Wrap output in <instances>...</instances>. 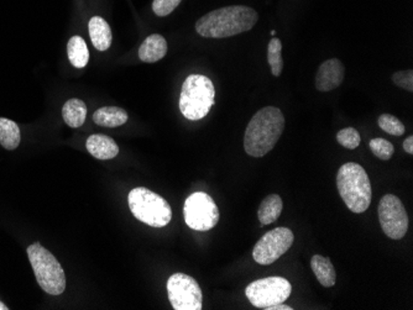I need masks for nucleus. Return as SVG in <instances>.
<instances>
[{
	"label": "nucleus",
	"mask_w": 413,
	"mask_h": 310,
	"mask_svg": "<svg viewBox=\"0 0 413 310\" xmlns=\"http://www.w3.org/2000/svg\"><path fill=\"white\" fill-rule=\"evenodd\" d=\"M256 10L232 5L209 11L196 23V31L207 39H225L253 29L258 23Z\"/></svg>",
	"instance_id": "obj_1"
},
{
	"label": "nucleus",
	"mask_w": 413,
	"mask_h": 310,
	"mask_svg": "<svg viewBox=\"0 0 413 310\" xmlns=\"http://www.w3.org/2000/svg\"><path fill=\"white\" fill-rule=\"evenodd\" d=\"M285 130V117L278 108L265 107L251 117L244 135V149L251 157H263L273 150Z\"/></svg>",
	"instance_id": "obj_2"
},
{
	"label": "nucleus",
	"mask_w": 413,
	"mask_h": 310,
	"mask_svg": "<svg viewBox=\"0 0 413 310\" xmlns=\"http://www.w3.org/2000/svg\"><path fill=\"white\" fill-rule=\"evenodd\" d=\"M336 187L350 212L361 214L369 209L373 190L369 176L361 166L348 162L336 173Z\"/></svg>",
	"instance_id": "obj_3"
},
{
	"label": "nucleus",
	"mask_w": 413,
	"mask_h": 310,
	"mask_svg": "<svg viewBox=\"0 0 413 310\" xmlns=\"http://www.w3.org/2000/svg\"><path fill=\"white\" fill-rule=\"evenodd\" d=\"M215 89L213 83L202 74H191L186 78L180 97L182 115L191 122H197L208 115L214 105Z\"/></svg>",
	"instance_id": "obj_4"
},
{
	"label": "nucleus",
	"mask_w": 413,
	"mask_h": 310,
	"mask_svg": "<svg viewBox=\"0 0 413 310\" xmlns=\"http://www.w3.org/2000/svg\"><path fill=\"white\" fill-rule=\"evenodd\" d=\"M40 288L50 296H60L66 289V275L57 258L40 243L26 248Z\"/></svg>",
	"instance_id": "obj_5"
},
{
	"label": "nucleus",
	"mask_w": 413,
	"mask_h": 310,
	"mask_svg": "<svg viewBox=\"0 0 413 310\" xmlns=\"http://www.w3.org/2000/svg\"><path fill=\"white\" fill-rule=\"evenodd\" d=\"M132 215L152 228H164L172 219L170 204L159 194L144 187L132 189L128 195Z\"/></svg>",
	"instance_id": "obj_6"
},
{
	"label": "nucleus",
	"mask_w": 413,
	"mask_h": 310,
	"mask_svg": "<svg viewBox=\"0 0 413 310\" xmlns=\"http://www.w3.org/2000/svg\"><path fill=\"white\" fill-rule=\"evenodd\" d=\"M291 283L286 278L268 277L251 282L247 287L245 294L254 306L268 310L270 306L286 301L291 296Z\"/></svg>",
	"instance_id": "obj_7"
},
{
	"label": "nucleus",
	"mask_w": 413,
	"mask_h": 310,
	"mask_svg": "<svg viewBox=\"0 0 413 310\" xmlns=\"http://www.w3.org/2000/svg\"><path fill=\"white\" fill-rule=\"evenodd\" d=\"M183 215L188 228L197 231H208L219 222L218 207L205 192H196L186 199Z\"/></svg>",
	"instance_id": "obj_8"
},
{
	"label": "nucleus",
	"mask_w": 413,
	"mask_h": 310,
	"mask_svg": "<svg viewBox=\"0 0 413 310\" xmlns=\"http://www.w3.org/2000/svg\"><path fill=\"white\" fill-rule=\"evenodd\" d=\"M167 293L175 310H200L203 296L195 278L185 273H175L167 281Z\"/></svg>",
	"instance_id": "obj_9"
},
{
	"label": "nucleus",
	"mask_w": 413,
	"mask_h": 310,
	"mask_svg": "<svg viewBox=\"0 0 413 310\" xmlns=\"http://www.w3.org/2000/svg\"><path fill=\"white\" fill-rule=\"evenodd\" d=\"M379 220L386 236L401 240L409 230V215L401 199L394 194L384 195L379 204Z\"/></svg>",
	"instance_id": "obj_10"
},
{
	"label": "nucleus",
	"mask_w": 413,
	"mask_h": 310,
	"mask_svg": "<svg viewBox=\"0 0 413 310\" xmlns=\"http://www.w3.org/2000/svg\"><path fill=\"white\" fill-rule=\"evenodd\" d=\"M293 241L295 235L290 229H273L265 234L254 246V260L263 266L271 265L291 248Z\"/></svg>",
	"instance_id": "obj_11"
},
{
	"label": "nucleus",
	"mask_w": 413,
	"mask_h": 310,
	"mask_svg": "<svg viewBox=\"0 0 413 310\" xmlns=\"http://www.w3.org/2000/svg\"><path fill=\"white\" fill-rule=\"evenodd\" d=\"M345 78V67L341 59H327L316 74V88L319 92H331L341 86Z\"/></svg>",
	"instance_id": "obj_12"
},
{
	"label": "nucleus",
	"mask_w": 413,
	"mask_h": 310,
	"mask_svg": "<svg viewBox=\"0 0 413 310\" xmlns=\"http://www.w3.org/2000/svg\"><path fill=\"white\" fill-rule=\"evenodd\" d=\"M86 147L91 155L97 160H112L119 154L117 142L112 137L102 134H94L87 139Z\"/></svg>",
	"instance_id": "obj_13"
},
{
	"label": "nucleus",
	"mask_w": 413,
	"mask_h": 310,
	"mask_svg": "<svg viewBox=\"0 0 413 310\" xmlns=\"http://www.w3.org/2000/svg\"><path fill=\"white\" fill-rule=\"evenodd\" d=\"M167 54V41L160 34H152L146 38L139 49V59L142 62L155 63Z\"/></svg>",
	"instance_id": "obj_14"
},
{
	"label": "nucleus",
	"mask_w": 413,
	"mask_h": 310,
	"mask_svg": "<svg viewBox=\"0 0 413 310\" xmlns=\"http://www.w3.org/2000/svg\"><path fill=\"white\" fill-rule=\"evenodd\" d=\"M88 30H89V36H91L93 46L98 51L104 52L111 47L113 39L112 30L106 20L101 16H93L88 23Z\"/></svg>",
	"instance_id": "obj_15"
},
{
	"label": "nucleus",
	"mask_w": 413,
	"mask_h": 310,
	"mask_svg": "<svg viewBox=\"0 0 413 310\" xmlns=\"http://www.w3.org/2000/svg\"><path fill=\"white\" fill-rule=\"evenodd\" d=\"M128 113L119 107H103L93 114V122L103 127H119L128 122Z\"/></svg>",
	"instance_id": "obj_16"
},
{
	"label": "nucleus",
	"mask_w": 413,
	"mask_h": 310,
	"mask_svg": "<svg viewBox=\"0 0 413 310\" xmlns=\"http://www.w3.org/2000/svg\"><path fill=\"white\" fill-rule=\"evenodd\" d=\"M311 267L312 271L322 286L328 288V287H333L336 285V268L328 257L315 255L312 257Z\"/></svg>",
	"instance_id": "obj_17"
},
{
	"label": "nucleus",
	"mask_w": 413,
	"mask_h": 310,
	"mask_svg": "<svg viewBox=\"0 0 413 310\" xmlns=\"http://www.w3.org/2000/svg\"><path fill=\"white\" fill-rule=\"evenodd\" d=\"M283 209L281 197L277 194H270L264 199L258 209V218L261 225H270L280 218Z\"/></svg>",
	"instance_id": "obj_18"
},
{
	"label": "nucleus",
	"mask_w": 413,
	"mask_h": 310,
	"mask_svg": "<svg viewBox=\"0 0 413 310\" xmlns=\"http://www.w3.org/2000/svg\"><path fill=\"white\" fill-rule=\"evenodd\" d=\"M62 117L64 120L69 127L77 129L86 122L87 117V107L81 99H69L64 103L62 108Z\"/></svg>",
	"instance_id": "obj_19"
},
{
	"label": "nucleus",
	"mask_w": 413,
	"mask_h": 310,
	"mask_svg": "<svg viewBox=\"0 0 413 310\" xmlns=\"http://www.w3.org/2000/svg\"><path fill=\"white\" fill-rule=\"evenodd\" d=\"M21 142V134L16 122L0 117V145L5 150L14 151L19 147Z\"/></svg>",
	"instance_id": "obj_20"
},
{
	"label": "nucleus",
	"mask_w": 413,
	"mask_h": 310,
	"mask_svg": "<svg viewBox=\"0 0 413 310\" xmlns=\"http://www.w3.org/2000/svg\"><path fill=\"white\" fill-rule=\"evenodd\" d=\"M67 54L73 67L84 68L89 61L87 44L81 36H73L67 44Z\"/></svg>",
	"instance_id": "obj_21"
},
{
	"label": "nucleus",
	"mask_w": 413,
	"mask_h": 310,
	"mask_svg": "<svg viewBox=\"0 0 413 310\" xmlns=\"http://www.w3.org/2000/svg\"><path fill=\"white\" fill-rule=\"evenodd\" d=\"M268 62L271 67L275 77L281 76L282 69H283V59H282V44L280 39L271 40L268 46Z\"/></svg>",
	"instance_id": "obj_22"
},
{
	"label": "nucleus",
	"mask_w": 413,
	"mask_h": 310,
	"mask_svg": "<svg viewBox=\"0 0 413 310\" xmlns=\"http://www.w3.org/2000/svg\"><path fill=\"white\" fill-rule=\"evenodd\" d=\"M378 124H379L381 130L387 132L392 136H402L406 131L404 124L400 122L397 117L391 115V114H383L380 115L378 119Z\"/></svg>",
	"instance_id": "obj_23"
},
{
	"label": "nucleus",
	"mask_w": 413,
	"mask_h": 310,
	"mask_svg": "<svg viewBox=\"0 0 413 310\" xmlns=\"http://www.w3.org/2000/svg\"><path fill=\"white\" fill-rule=\"evenodd\" d=\"M369 146L371 152L380 160L389 161L394 156V145L385 139H373Z\"/></svg>",
	"instance_id": "obj_24"
},
{
	"label": "nucleus",
	"mask_w": 413,
	"mask_h": 310,
	"mask_svg": "<svg viewBox=\"0 0 413 310\" xmlns=\"http://www.w3.org/2000/svg\"><path fill=\"white\" fill-rule=\"evenodd\" d=\"M336 141L346 150H355L360 145L359 131L354 127H345L336 134Z\"/></svg>",
	"instance_id": "obj_25"
},
{
	"label": "nucleus",
	"mask_w": 413,
	"mask_h": 310,
	"mask_svg": "<svg viewBox=\"0 0 413 310\" xmlns=\"http://www.w3.org/2000/svg\"><path fill=\"white\" fill-rule=\"evenodd\" d=\"M182 0H154L152 10L157 16H167L180 5Z\"/></svg>",
	"instance_id": "obj_26"
},
{
	"label": "nucleus",
	"mask_w": 413,
	"mask_h": 310,
	"mask_svg": "<svg viewBox=\"0 0 413 310\" xmlns=\"http://www.w3.org/2000/svg\"><path fill=\"white\" fill-rule=\"evenodd\" d=\"M392 82L407 92H413V71H399L392 74Z\"/></svg>",
	"instance_id": "obj_27"
},
{
	"label": "nucleus",
	"mask_w": 413,
	"mask_h": 310,
	"mask_svg": "<svg viewBox=\"0 0 413 310\" xmlns=\"http://www.w3.org/2000/svg\"><path fill=\"white\" fill-rule=\"evenodd\" d=\"M404 150L412 155L413 154V136H409L406 140L404 141Z\"/></svg>",
	"instance_id": "obj_28"
},
{
	"label": "nucleus",
	"mask_w": 413,
	"mask_h": 310,
	"mask_svg": "<svg viewBox=\"0 0 413 310\" xmlns=\"http://www.w3.org/2000/svg\"><path fill=\"white\" fill-rule=\"evenodd\" d=\"M293 308L291 306H285L283 303H280V304H276V306H270L268 310H292Z\"/></svg>",
	"instance_id": "obj_29"
},
{
	"label": "nucleus",
	"mask_w": 413,
	"mask_h": 310,
	"mask_svg": "<svg viewBox=\"0 0 413 310\" xmlns=\"http://www.w3.org/2000/svg\"><path fill=\"white\" fill-rule=\"evenodd\" d=\"M0 310H9V308H8V306H5L4 303H3V302L0 301Z\"/></svg>",
	"instance_id": "obj_30"
}]
</instances>
